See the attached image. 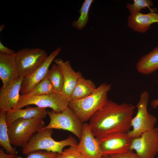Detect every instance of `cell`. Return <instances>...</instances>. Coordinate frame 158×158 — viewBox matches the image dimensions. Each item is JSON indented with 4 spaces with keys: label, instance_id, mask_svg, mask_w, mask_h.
Wrapping results in <instances>:
<instances>
[{
    "label": "cell",
    "instance_id": "cell-1",
    "mask_svg": "<svg viewBox=\"0 0 158 158\" xmlns=\"http://www.w3.org/2000/svg\"><path fill=\"white\" fill-rule=\"evenodd\" d=\"M134 108L131 104H118L108 99L89 119L93 134L99 140L112 133H128L132 127Z\"/></svg>",
    "mask_w": 158,
    "mask_h": 158
},
{
    "label": "cell",
    "instance_id": "cell-2",
    "mask_svg": "<svg viewBox=\"0 0 158 158\" xmlns=\"http://www.w3.org/2000/svg\"><path fill=\"white\" fill-rule=\"evenodd\" d=\"M111 84L103 83L97 87L88 96L82 99L70 101L68 107L83 123L89 120L92 116L108 101V93Z\"/></svg>",
    "mask_w": 158,
    "mask_h": 158
},
{
    "label": "cell",
    "instance_id": "cell-3",
    "mask_svg": "<svg viewBox=\"0 0 158 158\" xmlns=\"http://www.w3.org/2000/svg\"><path fill=\"white\" fill-rule=\"evenodd\" d=\"M53 133V129H40L33 135L23 148L22 153L27 155L35 151L44 150L61 154L63 148L66 146L77 147L78 144L73 137L70 135L64 140L56 141L52 137Z\"/></svg>",
    "mask_w": 158,
    "mask_h": 158
},
{
    "label": "cell",
    "instance_id": "cell-4",
    "mask_svg": "<svg viewBox=\"0 0 158 158\" xmlns=\"http://www.w3.org/2000/svg\"><path fill=\"white\" fill-rule=\"evenodd\" d=\"M44 119H18L8 128V133L12 145L23 148L33 135L45 126Z\"/></svg>",
    "mask_w": 158,
    "mask_h": 158
},
{
    "label": "cell",
    "instance_id": "cell-5",
    "mask_svg": "<svg viewBox=\"0 0 158 158\" xmlns=\"http://www.w3.org/2000/svg\"><path fill=\"white\" fill-rule=\"evenodd\" d=\"M14 56L18 76L23 78L34 71L48 56L46 51L40 48L21 49Z\"/></svg>",
    "mask_w": 158,
    "mask_h": 158
},
{
    "label": "cell",
    "instance_id": "cell-6",
    "mask_svg": "<svg viewBox=\"0 0 158 158\" xmlns=\"http://www.w3.org/2000/svg\"><path fill=\"white\" fill-rule=\"evenodd\" d=\"M149 98V94L144 91L140 95L139 101L136 106L137 111L131 121L132 129L128 133L133 139L140 136L144 132L151 130L155 128L157 118L149 113L147 106Z\"/></svg>",
    "mask_w": 158,
    "mask_h": 158
},
{
    "label": "cell",
    "instance_id": "cell-7",
    "mask_svg": "<svg viewBox=\"0 0 158 158\" xmlns=\"http://www.w3.org/2000/svg\"><path fill=\"white\" fill-rule=\"evenodd\" d=\"M49 117V124L42 128L62 129L70 131L80 140L84 123L68 107L59 113L47 111Z\"/></svg>",
    "mask_w": 158,
    "mask_h": 158
},
{
    "label": "cell",
    "instance_id": "cell-8",
    "mask_svg": "<svg viewBox=\"0 0 158 158\" xmlns=\"http://www.w3.org/2000/svg\"><path fill=\"white\" fill-rule=\"evenodd\" d=\"M69 102L61 96L60 93H53L31 97L20 95L18 104L14 109H21L31 104L37 107L51 109L52 111L59 113L68 107Z\"/></svg>",
    "mask_w": 158,
    "mask_h": 158
},
{
    "label": "cell",
    "instance_id": "cell-9",
    "mask_svg": "<svg viewBox=\"0 0 158 158\" xmlns=\"http://www.w3.org/2000/svg\"><path fill=\"white\" fill-rule=\"evenodd\" d=\"M130 150H134L140 158H154L158 153V128L144 132L133 139Z\"/></svg>",
    "mask_w": 158,
    "mask_h": 158
},
{
    "label": "cell",
    "instance_id": "cell-10",
    "mask_svg": "<svg viewBox=\"0 0 158 158\" xmlns=\"http://www.w3.org/2000/svg\"><path fill=\"white\" fill-rule=\"evenodd\" d=\"M132 139L126 132L115 133L105 136L99 140L103 156L122 154L130 150Z\"/></svg>",
    "mask_w": 158,
    "mask_h": 158
},
{
    "label": "cell",
    "instance_id": "cell-11",
    "mask_svg": "<svg viewBox=\"0 0 158 158\" xmlns=\"http://www.w3.org/2000/svg\"><path fill=\"white\" fill-rule=\"evenodd\" d=\"M61 50V48L59 47L53 51L40 66L30 74L24 78L20 91L22 95L28 93L47 77L50 65Z\"/></svg>",
    "mask_w": 158,
    "mask_h": 158
},
{
    "label": "cell",
    "instance_id": "cell-12",
    "mask_svg": "<svg viewBox=\"0 0 158 158\" xmlns=\"http://www.w3.org/2000/svg\"><path fill=\"white\" fill-rule=\"evenodd\" d=\"M77 148L84 158H101L103 156L99 140L93 134L87 123H84L81 137Z\"/></svg>",
    "mask_w": 158,
    "mask_h": 158
},
{
    "label": "cell",
    "instance_id": "cell-13",
    "mask_svg": "<svg viewBox=\"0 0 158 158\" xmlns=\"http://www.w3.org/2000/svg\"><path fill=\"white\" fill-rule=\"evenodd\" d=\"M54 61L59 68L63 77V84L60 93L63 98L69 102L78 81L82 75L80 72H76L73 69L68 60L64 61L59 58L55 59Z\"/></svg>",
    "mask_w": 158,
    "mask_h": 158
},
{
    "label": "cell",
    "instance_id": "cell-14",
    "mask_svg": "<svg viewBox=\"0 0 158 158\" xmlns=\"http://www.w3.org/2000/svg\"><path fill=\"white\" fill-rule=\"evenodd\" d=\"M23 77H18L4 86L0 91V110L7 112L14 109L18 102L21 85Z\"/></svg>",
    "mask_w": 158,
    "mask_h": 158
},
{
    "label": "cell",
    "instance_id": "cell-15",
    "mask_svg": "<svg viewBox=\"0 0 158 158\" xmlns=\"http://www.w3.org/2000/svg\"><path fill=\"white\" fill-rule=\"evenodd\" d=\"M151 11L147 14L138 12L130 14L128 18V26L135 31L145 33L152 24L158 23V13Z\"/></svg>",
    "mask_w": 158,
    "mask_h": 158
},
{
    "label": "cell",
    "instance_id": "cell-16",
    "mask_svg": "<svg viewBox=\"0 0 158 158\" xmlns=\"http://www.w3.org/2000/svg\"><path fill=\"white\" fill-rule=\"evenodd\" d=\"M47 114L46 108L27 106L24 109H12L6 112V120L8 127L16 120L19 119L45 118Z\"/></svg>",
    "mask_w": 158,
    "mask_h": 158
},
{
    "label": "cell",
    "instance_id": "cell-17",
    "mask_svg": "<svg viewBox=\"0 0 158 158\" xmlns=\"http://www.w3.org/2000/svg\"><path fill=\"white\" fill-rule=\"evenodd\" d=\"M14 55L0 52V78L3 86L18 77Z\"/></svg>",
    "mask_w": 158,
    "mask_h": 158
},
{
    "label": "cell",
    "instance_id": "cell-18",
    "mask_svg": "<svg viewBox=\"0 0 158 158\" xmlns=\"http://www.w3.org/2000/svg\"><path fill=\"white\" fill-rule=\"evenodd\" d=\"M136 69L139 73L150 74L158 69V46L147 54L142 56L137 62Z\"/></svg>",
    "mask_w": 158,
    "mask_h": 158
},
{
    "label": "cell",
    "instance_id": "cell-19",
    "mask_svg": "<svg viewBox=\"0 0 158 158\" xmlns=\"http://www.w3.org/2000/svg\"><path fill=\"white\" fill-rule=\"evenodd\" d=\"M96 88L92 80L86 79L82 76L78 81L71 96L70 101L81 99L88 96L95 91Z\"/></svg>",
    "mask_w": 158,
    "mask_h": 158
},
{
    "label": "cell",
    "instance_id": "cell-20",
    "mask_svg": "<svg viewBox=\"0 0 158 158\" xmlns=\"http://www.w3.org/2000/svg\"><path fill=\"white\" fill-rule=\"evenodd\" d=\"M6 113L5 111L0 110V145L7 153L16 155V149L12 146L8 135Z\"/></svg>",
    "mask_w": 158,
    "mask_h": 158
},
{
    "label": "cell",
    "instance_id": "cell-21",
    "mask_svg": "<svg viewBox=\"0 0 158 158\" xmlns=\"http://www.w3.org/2000/svg\"><path fill=\"white\" fill-rule=\"evenodd\" d=\"M47 77L52 84L54 92L60 93L63 88L64 80L62 73L58 66L54 64L49 69Z\"/></svg>",
    "mask_w": 158,
    "mask_h": 158
},
{
    "label": "cell",
    "instance_id": "cell-22",
    "mask_svg": "<svg viewBox=\"0 0 158 158\" xmlns=\"http://www.w3.org/2000/svg\"><path fill=\"white\" fill-rule=\"evenodd\" d=\"M93 0H85L79 10L80 15L77 20L72 23L73 26L78 30H81L86 26L89 20V12Z\"/></svg>",
    "mask_w": 158,
    "mask_h": 158
},
{
    "label": "cell",
    "instance_id": "cell-23",
    "mask_svg": "<svg viewBox=\"0 0 158 158\" xmlns=\"http://www.w3.org/2000/svg\"><path fill=\"white\" fill-rule=\"evenodd\" d=\"M54 92V91L53 87L49 79L46 77L29 92L23 95L31 97L49 94Z\"/></svg>",
    "mask_w": 158,
    "mask_h": 158
},
{
    "label": "cell",
    "instance_id": "cell-24",
    "mask_svg": "<svg viewBox=\"0 0 158 158\" xmlns=\"http://www.w3.org/2000/svg\"><path fill=\"white\" fill-rule=\"evenodd\" d=\"M133 2V4L127 3L126 5L130 14L140 12L142 9L153 6L151 0H134Z\"/></svg>",
    "mask_w": 158,
    "mask_h": 158
},
{
    "label": "cell",
    "instance_id": "cell-25",
    "mask_svg": "<svg viewBox=\"0 0 158 158\" xmlns=\"http://www.w3.org/2000/svg\"><path fill=\"white\" fill-rule=\"evenodd\" d=\"M57 153L43 150H39L31 152L27 154L25 158H55ZM17 158H23L18 156Z\"/></svg>",
    "mask_w": 158,
    "mask_h": 158
},
{
    "label": "cell",
    "instance_id": "cell-26",
    "mask_svg": "<svg viewBox=\"0 0 158 158\" xmlns=\"http://www.w3.org/2000/svg\"><path fill=\"white\" fill-rule=\"evenodd\" d=\"M61 155L62 158H84L77 147L73 146L64 150Z\"/></svg>",
    "mask_w": 158,
    "mask_h": 158
},
{
    "label": "cell",
    "instance_id": "cell-27",
    "mask_svg": "<svg viewBox=\"0 0 158 158\" xmlns=\"http://www.w3.org/2000/svg\"><path fill=\"white\" fill-rule=\"evenodd\" d=\"M110 158H140L132 150L122 154H112L108 155Z\"/></svg>",
    "mask_w": 158,
    "mask_h": 158
},
{
    "label": "cell",
    "instance_id": "cell-28",
    "mask_svg": "<svg viewBox=\"0 0 158 158\" xmlns=\"http://www.w3.org/2000/svg\"><path fill=\"white\" fill-rule=\"evenodd\" d=\"M0 52L9 55H14L16 52L3 45L0 42Z\"/></svg>",
    "mask_w": 158,
    "mask_h": 158
},
{
    "label": "cell",
    "instance_id": "cell-29",
    "mask_svg": "<svg viewBox=\"0 0 158 158\" xmlns=\"http://www.w3.org/2000/svg\"><path fill=\"white\" fill-rule=\"evenodd\" d=\"M18 156L16 155L6 153L3 148L0 149V158H17Z\"/></svg>",
    "mask_w": 158,
    "mask_h": 158
},
{
    "label": "cell",
    "instance_id": "cell-30",
    "mask_svg": "<svg viewBox=\"0 0 158 158\" xmlns=\"http://www.w3.org/2000/svg\"><path fill=\"white\" fill-rule=\"evenodd\" d=\"M151 107L154 109H156L158 107V99L152 100L150 103Z\"/></svg>",
    "mask_w": 158,
    "mask_h": 158
},
{
    "label": "cell",
    "instance_id": "cell-31",
    "mask_svg": "<svg viewBox=\"0 0 158 158\" xmlns=\"http://www.w3.org/2000/svg\"><path fill=\"white\" fill-rule=\"evenodd\" d=\"M5 25L3 24L1 25L0 27V31L1 32L3 29H4L5 26Z\"/></svg>",
    "mask_w": 158,
    "mask_h": 158
},
{
    "label": "cell",
    "instance_id": "cell-32",
    "mask_svg": "<svg viewBox=\"0 0 158 158\" xmlns=\"http://www.w3.org/2000/svg\"><path fill=\"white\" fill-rule=\"evenodd\" d=\"M101 158H110L109 156L107 155H103Z\"/></svg>",
    "mask_w": 158,
    "mask_h": 158
},
{
    "label": "cell",
    "instance_id": "cell-33",
    "mask_svg": "<svg viewBox=\"0 0 158 158\" xmlns=\"http://www.w3.org/2000/svg\"><path fill=\"white\" fill-rule=\"evenodd\" d=\"M55 158H62L61 154L58 153L57 156Z\"/></svg>",
    "mask_w": 158,
    "mask_h": 158
}]
</instances>
